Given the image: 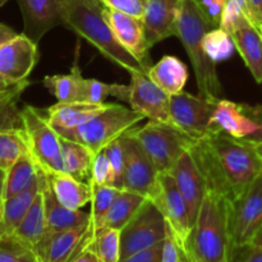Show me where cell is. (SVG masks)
Masks as SVG:
<instances>
[{"label":"cell","instance_id":"obj_1","mask_svg":"<svg viewBox=\"0 0 262 262\" xmlns=\"http://www.w3.org/2000/svg\"><path fill=\"white\" fill-rule=\"evenodd\" d=\"M191 150L207 189L224 194L233 202L262 173V161L252 143L223 130L196 140Z\"/></svg>","mask_w":262,"mask_h":262},{"label":"cell","instance_id":"obj_2","mask_svg":"<svg viewBox=\"0 0 262 262\" xmlns=\"http://www.w3.org/2000/svg\"><path fill=\"white\" fill-rule=\"evenodd\" d=\"M104 8L105 5L100 0H63L61 26L84 38L107 60L129 74L133 72L147 73L148 69L117 40L105 18Z\"/></svg>","mask_w":262,"mask_h":262},{"label":"cell","instance_id":"obj_3","mask_svg":"<svg viewBox=\"0 0 262 262\" xmlns=\"http://www.w3.org/2000/svg\"><path fill=\"white\" fill-rule=\"evenodd\" d=\"M233 201L207 189L200 206L191 239V261L232 262Z\"/></svg>","mask_w":262,"mask_h":262},{"label":"cell","instance_id":"obj_4","mask_svg":"<svg viewBox=\"0 0 262 262\" xmlns=\"http://www.w3.org/2000/svg\"><path fill=\"white\" fill-rule=\"evenodd\" d=\"M205 18L196 0H183L179 8L176 23V36L181 40L191 60L196 76L199 95L206 99L219 101L223 99V87L216 72V63L206 55L202 38L207 31L212 30Z\"/></svg>","mask_w":262,"mask_h":262},{"label":"cell","instance_id":"obj_5","mask_svg":"<svg viewBox=\"0 0 262 262\" xmlns=\"http://www.w3.org/2000/svg\"><path fill=\"white\" fill-rule=\"evenodd\" d=\"M145 119L143 115L120 104L109 102L107 106L84 124L59 135L89 147L96 155L113 141L118 140Z\"/></svg>","mask_w":262,"mask_h":262},{"label":"cell","instance_id":"obj_6","mask_svg":"<svg viewBox=\"0 0 262 262\" xmlns=\"http://www.w3.org/2000/svg\"><path fill=\"white\" fill-rule=\"evenodd\" d=\"M130 135L140 142L159 173H169L182 154L191 148L196 138L179 129L173 123L148 120Z\"/></svg>","mask_w":262,"mask_h":262},{"label":"cell","instance_id":"obj_7","mask_svg":"<svg viewBox=\"0 0 262 262\" xmlns=\"http://www.w3.org/2000/svg\"><path fill=\"white\" fill-rule=\"evenodd\" d=\"M20 125L25 132L30 155L45 174L64 171L61 136L49 123L40 110L25 105L19 112Z\"/></svg>","mask_w":262,"mask_h":262},{"label":"cell","instance_id":"obj_8","mask_svg":"<svg viewBox=\"0 0 262 262\" xmlns=\"http://www.w3.org/2000/svg\"><path fill=\"white\" fill-rule=\"evenodd\" d=\"M166 220L152 199H146L135 216L120 230V260L164 242Z\"/></svg>","mask_w":262,"mask_h":262},{"label":"cell","instance_id":"obj_9","mask_svg":"<svg viewBox=\"0 0 262 262\" xmlns=\"http://www.w3.org/2000/svg\"><path fill=\"white\" fill-rule=\"evenodd\" d=\"M152 200H155L160 207L171 234L191 258V239L194 222L188 204L170 173H160L158 194Z\"/></svg>","mask_w":262,"mask_h":262},{"label":"cell","instance_id":"obj_10","mask_svg":"<svg viewBox=\"0 0 262 262\" xmlns=\"http://www.w3.org/2000/svg\"><path fill=\"white\" fill-rule=\"evenodd\" d=\"M216 102L184 91L171 95L169 101L170 122L187 135L199 140L212 132L211 118Z\"/></svg>","mask_w":262,"mask_h":262},{"label":"cell","instance_id":"obj_11","mask_svg":"<svg viewBox=\"0 0 262 262\" xmlns=\"http://www.w3.org/2000/svg\"><path fill=\"white\" fill-rule=\"evenodd\" d=\"M262 228V173L245 193L233 202V247L234 252L252 246ZM234 256V255H233Z\"/></svg>","mask_w":262,"mask_h":262},{"label":"cell","instance_id":"obj_12","mask_svg":"<svg viewBox=\"0 0 262 262\" xmlns=\"http://www.w3.org/2000/svg\"><path fill=\"white\" fill-rule=\"evenodd\" d=\"M124 148V188L146 199H155L160 173L137 140L127 132L122 136Z\"/></svg>","mask_w":262,"mask_h":262},{"label":"cell","instance_id":"obj_13","mask_svg":"<svg viewBox=\"0 0 262 262\" xmlns=\"http://www.w3.org/2000/svg\"><path fill=\"white\" fill-rule=\"evenodd\" d=\"M170 95L161 90L152 79L143 72L130 73L129 104L130 109L140 113L148 120L171 123L169 113Z\"/></svg>","mask_w":262,"mask_h":262},{"label":"cell","instance_id":"obj_14","mask_svg":"<svg viewBox=\"0 0 262 262\" xmlns=\"http://www.w3.org/2000/svg\"><path fill=\"white\" fill-rule=\"evenodd\" d=\"M38 58L37 43L25 33H19L9 42L0 46V76L10 84L26 82Z\"/></svg>","mask_w":262,"mask_h":262},{"label":"cell","instance_id":"obj_15","mask_svg":"<svg viewBox=\"0 0 262 262\" xmlns=\"http://www.w3.org/2000/svg\"><path fill=\"white\" fill-rule=\"evenodd\" d=\"M104 14L112 27L117 40L129 51L141 64L150 68V46L146 38V28L142 18L133 17L125 13L118 12L112 8H104Z\"/></svg>","mask_w":262,"mask_h":262},{"label":"cell","instance_id":"obj_16","mask_svg":"<svg viewBox=\"0 0 262 262\" xmlns=\"http://www.w3.org/2000/svg\"><path fill=\"white\" fill-rule=\"evenodd\" d=\"M89 223L73 229L48 234L38 247L40 262H71L89 247Z\"/></svg>","mask_w":262,"mask_h":262},{"label":"cell","instance_id":"obj_17","mask_svg":"<svg viewBox=\"0 0 262 262\" xmlns=\"http://www.w3.org/2000/svg\"><path fill=\"white\" fill-rule=\"evenodd\" d=\"M23 18V33L33 42L61 25L63 0H17Z\"/></svg>","mask_w":262,"mask_h":262},{"label":"cell","instance_id":"obj_18","mask_svg":"<svg viewBox=\"0 0 262 262\" xmlns=\"http://www.w3.org/2000/svg\"><path fill=\"white\" fill-rule=\"evenodd\" d=\"M169 173L173 176L179 191L188 204L189 211L193 222H196L200 206L207 191L202 171L192 154L191 148L184 151L181 158L176 161Z\"/></svg>","mask_w":262,"mask_h":262},{"label":"cell","instance_id":"obj_19","mask_svg":"<svg viewBox=\"0 0 262 262\" xmlns=\"http://www.w3.org/2000/svg\"><path fill=\"white\" fill-rule=\"evenodd\" d=\"M183 0H147L142 20L150 48L176 36V23Z\"/></svg>","mask_w":262,"mask_h":262},{"label":"cell","instance_id":"obj_20","mask_svg":"<svg viewBox=\"0 0 262 262\" xmlns=\"http://www.w3.org/2000/svg\"><path fill=\"white\" fill-rule=\"evenodd\" d=\"M212 132L223 130L235 138H246L261 128L247 112L245 104L220 99L211 118Z\"/></svg>","mask_w":262,"mask_h":262},{"label":"cell","instance_id":"obj_21","mask_svg":"<svg viewBox=\"0 0 262 262\" xmlns=\"http://www.w3.org/2000/svg\"><path fill=\"white\" fill-rule=\"evenodd\" d=\"M109 102L92 104L86 101L56 102L45 112L46 119L59 133L74 129L101 113Z\"/></svg>","mask_w":262,"mask_h":262},{"label":"cell","instance_id":"obj_22","mask_svg":"<svg viewBox=\"0 0 262 262\" xmlns=\"http://www.w3.org/2000/svg\"><path fill=\"white\" fill-rule=\"evenodd\" d=\"M54 196L63 206L72 210H82L92 200V187L81 182L66 171L45 174Z\"/></svg>","mask_w":262,"mask_h":262},{"label":"cell","instance_id":"obj_23","mask_svg":"<svg viewBox=\"0 0 262 262\" xmlns=\"http://www.w3.org/2000/svg\"><path fill=\"white\" fill-rule=\"evenodd\" d=\"M43 201H45V215H46V227H48V234L64 232V230L73 229V228L81 227L89 223L90 212H84L82 210H72L63 206L56 200L48 183L45 176V183H43Z\"/></svg>","mask_w":262,"mask_h":262},{"label":"cell","instance_id":"obj_24","mask_svg":"<svg viewBox=\"0 0 262 262\" xmlns=\"http://www.w3.org/2000/svg\"><path fill=\"white\" fill-rule=\"evenodd\" d=\"M235 50L257 83H262V38L251 22L239 26L232 32Z\"/></svg>","mask_w":262,"mask_h":262},{"label":"cell","instance_id":"obj_25","mask_svg":"<svg viewBox=\"0 0 262 262\" xmlns=\"http://www.w3.org/2000/svg\"><path fill=\"white\" fill-rule=\"evenodd\" d=\"M147 76L171 96L183 91L188 79V68L177 56L165 55L148 68Z\"/></svg>","mask_w":262,"mask_h":262},{"label":"cell","instance_id":"obj_26","mask_svg":"<svg viewBox=\"0 0 262 262\" xmlns=\"http://www.w3.org/2000/svg\"><path fill=\"white\" fill-rule=\"evenodd\" d=\"M43 188V187H42ZM14 234L18 239L22 241L27 245L33 252H37L38 247L48 235V227H46V215H45V201H43L42 189L33 201L32 206L28 210L26 216L14 230ZM37 256V255H36Z\"/></svg>","mask_w":262,"mask_h":262},{"label":"cell","instance_id":"obj_27","mask_svg":"<svg viewBox=\"0 0 262 262\" xmlns=\"http://www.w3.org/2000/svg\"><path fill=\"white\" fill-rule=\"evenodd\" d=\"M43 183H45V173L40 169V177L33 186H31L22 193H18L10 199L4 200V202L2 204V212L5 234L14 233V230L20 224L28 210L31 209L37 194L42 189Z\"/></svg>","mask_w":262,"mask_h":262},{"label":"cell","instance_id":"obj_28","mask_svg":"<svg viewBox=\"0 0 262 262\" xmlns=\"http://www.w3.org/2000/svg\"><path fill=\"white\" fill-rule=\"evenodd\" d=\"M42 83L46 90L55 96L58 102L82 101L84 78L82 77V72L78 67V56L76 55L71 73L46 76Z\"/></svg>","mask_w":262,"mask_h":262},{"label":"cell","instance_id":"obj_29","mask_svg":"<svg viewBox=\"0 0 262 262\" xmlns=\"http://www.w3.org/2000/svg\"><path fill=\"white\" fill-rule=\"evenodd\" d=\"M64 171L81 182L90 183L95 154L82 143L61 137Z\"/></svg>","mask_w":262,"mask_h":262},{"label":"cell","instance_id":"obj_30","mask_svg":"<svg viewBox=\"0 0 262 262\" xmlns=\"http://www.w3.org/2000/svg\"><path fill=\"white\" fill-rule=\"evenodd\" d=\"M38 177H40V168L35 163L32 156L30 154L20 156L7 170L4 200L25 192L37 182Z\"/></svg>","mask_w":262,"mask_h":262},{"label":"cell","instance_id":"obj_31","mask_svg":"<svg viewBox=\"0 0 262 262\" xmlns=\"http://www.w3.org/2000/svg\"><path fill=\"white\" fill-rule=\"evenodd\" d=\"M145 200L146 197L142 194L127 191V189H120L112 207L102 220L101 228H113V229L122 230L128 224V222L135 216Z\"/></svg>","mask_w":262,"mask_h":262},{"label":"cell","instance_id":"obj_32","mask_svg":"<svg viewBox=\"0 0 262 262\" xmlns=\"http://www.w3.org/2000/svg\"><path fill=\"white\" fill-rule=\"evenodd\" d=\"M89 237V247L101 262H120V230L100 228Z\"/></svg>","mask_w":262,"mask_h":262},{"label":"cell","instance_id":"obj_33","mask_svg":"<svg viewBox=\"0 0 262 262\" xmlns=\"http://www.w3.org/2000/svg\"><path fill=\"white\" fill-rule=\"evenodd\" d=\"M25 154H30V150L22 125L0 128V169L8 170Z\"/></svg>","mask_w":262,"mask_h":262},{"label":"cell","instance_id":"obj_34","mask_svg":"<svg viewBox=\"0 0 262 262\" xmlns=\"http://www.w3.org/2000/svg\"><path fill=\"white\" fill-rule=\"evenodd\" d=\"M90 184L92 187V200L89 220V234H92L95 230L101 228L102 220L112 207L113 202H114L115 197L118 196L120 189L113 186H97L94 183Z\"/></svg>","mask_w":262,"mask_h":262},{"label":"cell","instance_id":"obj_35","mask_svg":"<svg viewBox=\"0 0 262 262\" xmlns=\"http://www.w3.org/2000/svg\"><path fill=\"white\" fill-rule=\"evenodd\" d=\"M109 96L117 97L118 100L128 102L129 99V84L104 83L101 81L92 78H84L83 96L82 101L92 102V104H104Z\"/></svg>","mask_w":262,"mask_h":262},{"label":"cell","instance_id":"obj_36","mask_svg":"<svg viewBox=\"0 0 262 262\" xmlns=\"http://www.w3.org/2000/svg\"><path fill=\"white\" fill-rule=\"evenodd\" d=\"M202 46L206 55L214 63L228 60L235 50L232 36L220 27H215L205 33Z\"/></svg>","mask_w":262,"mask_h":262},{"label":"cell","instance_id":"obj_37","mask_svg":"<svg viewBox=\"0 0 262 262\" xmlns=\"http://www.w3.org/2000/svg\"><path fill=\"white\" fill-rule=\"evenodd\" d=\"M247 22L252 23V13L247 0H228L219 27L232 35L233 31Z\"/></svg>","mask_w":262,"mask_h":262},{"label":"cell","instance_id":"obj_38","mask_svg":"<svg viewBox=\"0 0 262 262\" xmlns=\"http://www.w3.org/2000/svg\"><path fill=\"white\" fill-rule=\"evenodd\" d=\"M36 253L14 234L0 238V262H36Z\"/></svg>","mask_w":262,"mask_h":262},{"label":"cell","instance_id":"obj_39","mask_svg":"<svg viewBox=\"0 0 262 262\" xmlns=\"http://www.w3.org/2000/svg\"><path fill=\"white\" fill-rule=\"evenodd\" d=\"M112 169V186L118 189L124 188V148L122 137L113 141L104 148Z\"/></svg>","mask_w":262,"mask_h":262},{"label":"cell","instance_id":"obj_40","mask_svg":"<svg viewBox=\"0 0 262 262\" xmlns=\"http://www.w3.org/2000/svg\"><path fill=\"white\" fill-rule=\"evenodd\" d=\"M90 183L97 186H112V169L104 150L94 156Z\"/></svg>","mask_w":262,"mask_h":262},{"label":"cell","instance_id":"obj_41","mask_svg":"<svg viewBox=\"0 0 262 262\" xmlns=\"http://www.w3.org/2000/svg\"><path fill=\"white\" fill-rule=\"evenodd\" d=\"M105 7L112 8L118 12L142 18L145 14L146 3L147 0H100Z\"/></svg>","mask_w":262,"mask_h":262},{"label":"cell","instance_id":"obj_42","mask_svg":"<svg viewBox=\"0 0 262 262\" xmlns=\"http://www.w3.org/2000/svg\"><path fill=\"white\" fill-rule=\"evenodd\" d=\"M168 225V224H166ZM161 262H192L183 248L181 247L174 235L171 234L170 229L166 227V238L164 242L163 260Z\"/></svg>","mask_w":262,"mask_h":262},{"label":"cell","instance_id":"obj_43","mask_svg":"<svg viewBox=\"0 0 262 262\" xmlns=\"http://www.w3.org/2000/svg\"><path fill=\"white\" fill-rule=\"evenodd\" d=\"M205 18L212 27H219L223 10L228 0H196Z\"/></svg>","mask_w":262,"mask_h":262},{"label":"cell","instance_id":"obj_44","mask_svg":"<svg viewBox=\"0 0 262 262\" xmlns=\"http://www.w3.org/2000/svg\"><path fill=\"white\" fill-rule=\"evenodd\" d=\"M28 84H30L28 81L18 84H10L0 76V107H8L14 104Z\"/></svg>","mask_w":262,"mask_h":262},{"label":"cell","instance_id":"obj_45","mask_svg":"<svg viewBox=\"0 0 262 262\" xmlns=\"http://www.w3.org/2000/svg\"><path fill=\"white\" fill-rule=\"evenodd\" d=\"M164 242H160L158 245L152 246V247H148L146 250L140 251V252L133 253L128 257L122 258L120 262H161V260H163Z\"/></svg>","mask_w":262,"mask_h":262},{"label":"cell","instance_id":"obj_46","mask_svg":"<svg viewBox=\"0 0 262 262\" xmlns=\"http://www.w3.org/2000/svg\"><path fill=\"white\" fill-rule=\"evenodd\" d=\"M232 262H262V246H248L234 252Z\"/></svg>","mask_w":262,"mask_h":262},{"label":"cell","instance_id":"obj_47","mask_svg":"<svg viewBox=\"0 0 262 262\" xmlns=\"http://www.w3.org/2000/svg\"><path fill=\"white\" fill-rule=\"evenodd\" d=\"M246 112L258 123L261 124V128L258 130H256L255 133H252L248 137L243 138V140L248 141V142H262V104L255 105V106H250V105H245Z\"/></svg>","mask_w":262,"mask_h":262},{"label":"cell","instance_id":"obj_48","mask_svg":"<svg viewBox=\"0 0 262 262\" xmlns=\"http://www.w3.org/2000/svg\"><path fill=\"white\" fill-rule=\"evenodd\" d=\"M247 2L252 13V25L257 28V26L262 23V0H247Z\"/></svg>","mask_w":262,"mask_h":262},{"label":"cell","instance_id":"obj_49","mask_svg":"<svg viewBox=\"0 0 262 262\" xmlns=\"http://www.w3.org/2000/svg\"><path fill=\"white\" fill-rule=\"evenodd\" d=\"M18 35H19V33L15 32V31L13 30V28H10L9 26L0 23V46L9 42L10 40L15 38Z\"/></svg>","mask_w":262,"mask_h":262},{"label":"cell","instance_id":"obj_50","mask_svg":"<svg viewBox=\"0 0 262 262\" xmlns=\"http://www.w3.org/2000/svg\"><path fill=\"white\" fill-rule=\"evenodd\" d=\"M71 262H101V261L96 257V255H95L92 251L86 250V251H83V252H82L78 257H76L73 261H71Z\"/></svg>","mask_w":262,"mask_h":262},{"label":"cell","instance_id":"obj_51","mask_svg":"<svg viewBox=\"0 0 262 262\" xmlns=\"http://www.w3.org/2000/svg\"><path fill=\"white\" fill-rule=\"evenodd\" d=\"M5 181H7V170H4V169H0V205L4 202Z\"/></svg>","mask_w":262,"mask_h":262},{"label":"cell","instance_id":"obj_52","mask_svg":"<svg viewBox=\"0 0 262 262\" xmlns=\"http://www.w3.org/2000/svg\"><path fill=\"white\" fill-rule=\"evenodd\" d=\"M253 145V147H255L256 152H257L258 158L261 159L262 161V142H251Z\"/></svg>","mask_w":262,"mask_h":262},{"label":"cell","instance_id":"obj_53","mask_svg":"<svg viewBox=\"0 0 262 262\" xmlns=\"http://www.w3.org/2000/svg\"><path fill=\"white\" fill-rule=\"evenodd\" d=\"M5 234L4 230V223H3V212H2V205H0V238Z\"/></svg>","mask_w":262,"mask_h":262},{"label":"cell","instance_id":"obj_54","mask_svg":"<svg viewBox=\"0 0 262 262\" xmlns=\"http://www.w3.org/2000/svg\"><path fill=\"white\" fill-rule=\"evenodd\" d=\"M252 245H255V246H262V228H261L260 232H258V234L256 235V238H255V241H253Z\"/></svg>","mask_w":262,"mask_h":262},{"label":"cell","instance_id":"obj_55","mask_svg":"<svg viewBox=\"0 0 262 262\" xmlns=\"http://www.w3.org/2000/svg\"><path fill=\"white\" fill-rule=\"evenodd\" d=\"M257 30H258V32H260V36H261V38H262V23H260V25L257 26Z\"/></svg>","mask_w":262,"mask_h":262},{"label":"cell","instance_id":"obj_56","mask_svg":"<svg viewBox=\"0 0 262 262\" xmlns=\"http://www.w3.org/2000/svg\"><path fill=\"white\" fill-rule=\"evenodd\" d=\"M8 2H9V0H0V8H2L3 5H4L5 3H8Z\"/></svg>","mask_w":262,"mask_h":262},{"label":"cell","instance_id":"obj_57","mask_svg":"<svg viewBox=\"0 0 262 262\" xmlns=\"http://www.w3.org/2000/svg\"><path fill=\"white\" fill-rule=\"evenodd\" d=\"M192 262H209V261H205V260H199V258H194V260H192Z\"/></svg>","mask_w":262,"mask_h":262},{"label":"cell","instance_id":"obj_58","mask_svg":"<svg viewBox=\"0 0 262 262\" xmlns=\"http://www.w3.org/2000/svg\"><path fill=\"white\" fill-rule=\"evenodd\" d=\"M36 262H40V261H36Z\"/></svg>","mask_w":262,"mask_h":262}]
</instances>
